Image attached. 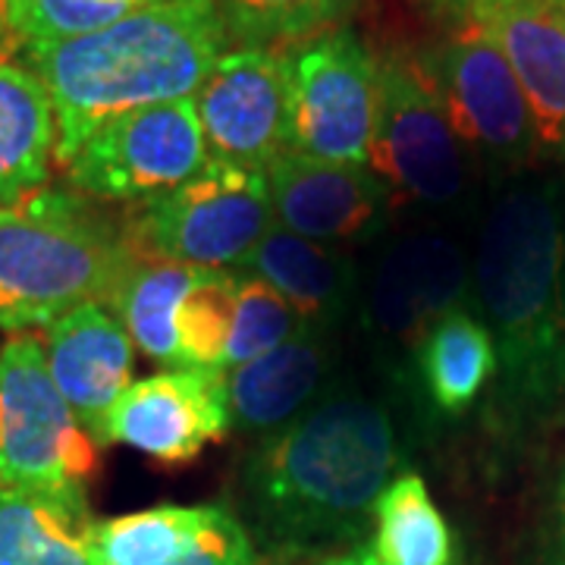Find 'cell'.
<instances>
[{"label": "cell", "mask_w": 565, "mask_h": 565, "mask_svg": "<svg viewBox=\"0 0 565 565\" xmlns=\"http://www.w3.org/2000/svg\"><path fill=\"white\" fill-rule=\"evenodd\" d=\"M427 7H434L437 13H444L449 20L456 22H471L481 10H484L490 0H424Z\"/></svg>", "instance_id": "30"}, {"label": "cell", "mask_w": 565, "mask_h": 565, "mask_svg": "<svg viewBox=\"0 0 565 565\" xmlns=\"http://www.w3.org/2000/svg\"><path fill=\"white\" fill-rule=\"evenodd\" d=\"M44 355L63 399L98 444L107 412L132 384L136 345L122 321L110 305H82L47 327Z\"/></svg>", "instance_id": "18"}, {"label": "cell", "mask_w": 565, "mask_h": 565, "mask_svg": "<svg viewBox=\"0 0 565 565\" xmlns=\"http://www.w3.org/2000/svg\"><path fill=\"white\" fill-rule=\"evenodd\" d=\"M374 565H459L452 527L422 475L403 471L374 509Z\"/></svg>", "instance_id": "22"}, {"label": "cell", "mask_w": 565, "mask_h": 565, "mask_svg": "<svg viewBox=\"0 0 565 565\" xmlns=\"http://www.w3.org/2000/svg\"><path fill=\"white\" fill-rule=\"evenodd\" d=\"M13 51H22V41L13 25V7H10V0H0V57H7Z\"/></svg>", "instance_id": "31"}, {"label": "cell", "mask_w": 565, "mask_h": 565, "mask_svg": "<svg viewBox=\"0 0 565 565\" xmlns=\"http://www.w3.org/2000/svg\"><path fill=\"white\" fill-rule=\"evenodd\" d=\"M340 345L337 333L302 323L289 340L262 359L226 371L230 430L255 444L302 418L337 384Z\"/></svg>", "instance_id": "16"}, {"label": "cell", "mask_w": 565, "mask_h": 565, "mask_svg": "<svg viewBox=\"0 0 565 565\" xmlns=\"http://www.w3.org/2000/svg\"><path fill=\"white\" fill-rule=\"evenodd\" d=\"M497 381V349L471 308L434 323L415 355L412 393L440 418H459Z\"/></svg>", "instance_id": "20"}, {"label": "cell", "mask_w": 565, "mask_h": 565, "mask_svg": "<svg viewBox=\"0 0 565 565\" xmlns=\"http://www.w3.org/2000/svg\"><path fill=\"white\" fill-rule=\"evenodd\" d=\"M211 161L267 170L289 151V102L282 51L236 47L226 51L195 92Z\"/></svg>", "instance_id": "13"}, {"label": "cell", "mask_w": 565, "mask_h": 565, "mask_svg": "<svg viewBox=\"0 0 565 565\" xmlns=\"http://www.w3.org/2000/svg\"><path fill=\"white\" fill-rule=\"evenodd\" d=\"M415 57L481 177L505 182L534 170L544 148L531 104L503 51L478 22H459Z\"/></svg>", "instance_id": "7"}, {"label": "cell", "mask_w": 565, "mask_h": 565, "mask_svg": "<svg viewBox=\"0 0 565 565\" xmlns=\"http://www.w3.org/2000/svg\"><path fill=\"white\" fill-rule=\"evenodd\" d=\"M282 51L289 151L367 167L381 110V63L352 29H327Z\"/></svg>", "instance_id": "10"}, {"label": "cell", "mask_w": 565, "mask_h": 565, "mask_svg": "<svg viewBox=\"0 0 565 565\" xmlns=\"http://www.w3.org/2000/svg\"><path fill=\"white\" fill-rule=\"evenodd\" d=\"M158 0H10L13 25L25 44L63 41L104 29Z\"/></svg>", "instance_id": "28"}, {"label": "cell", "mask_w": 565, "mask_h": 565, "mask_svg": "<svg viewBox=\"0 0 565 565\" xmlns=\"http://www.w3.org/2000/svg\"><path fill=\"white\" fill-rule=\"evenodd\" d=\"M355 7L359 0H214L230 41L270 51L340 29Z\"/></svg>", "instance_id": "25"}, {"label": "cell", "mask_w": 565, "mask_h": 565, "mask_svg": "<svg viewBox=\"0 0 565 565\" xmlns=\"http://www.w3.org/2000/svg\"><path fill=\"white\" fill-rule=\"evenodd\" d=\"M299 327L302 318L270 282L252 274L245 277L239 274V302H236V327L226 349V371L267 355L270 349L286 343Z\"/></svg>", "instance_id": "27"}, {"label": "cell", "mask_w": 565, "mask_h": 565, "mask_svg": "<svg viewBox=\"0 0 565 565\" xmlns=\"http://www.w3.org/2000/svg\"><path fill=\"white\" fill-rule=\"evenodd\" d=\"M98 565H258V546L226 505H154L92 522Z\"/></svg>", "instance_id": "15"}, {"label": "cell", "mask_w": 565, "mask_h": 565, "mask_svg": "<svg viewBox=\"0 0 565 565\" xmlns=\"http://www.w3.org/2000/svg\"><path fill=\"white\" fill-rule=\"evenodd\" d=\"M88 515L0 487V565H98Z\"/></svg>", "instance_id": "24"}, {"label": "cell", "mask_w": 565, "mask_h": 565, "mask_svg": "<svg viewBox=\"0 0 565 565\" xmlns=\"http://www.w3.org/2000/svg\"><path fill=\"white\" fill-rule=\"evenodd\" d=\"M126 230L151 258L211 270L239 267L274 230L267 177L255 167L207 161L180 189L136 204Z\"/></svg>", "instance_id": "9"}, {"label": "cell", "mask_w": 565, "mask_h": 565, "mask_svg": "<svg viewBox=\"0 0 565 565\" xmlns=\"http://www.w3.org/2000/svg\"><path fill=\"white\" fill-rule=\"evenodd\" d=\"M471 22L512 66L546 158H565V0H490Z\"/></svg>", "instance_id": "17"}, {"label": "cell", "mask_w": 565, "mask_h": 565, "mask_svg": "<svg viewBox=\"0 0 565 565\" xmlns=\"http://www.w3.org/2000/svg\"><path fill=\"white\" fill-rule=\"evenodd\" d=\"M546 565H565V468L563 475H559V481H556V493H553Z\"/></svg>", "instance_id": "29"}, {"label": "cell", "mask_w": 565, "mask_h": 565, "mask_svg": "<svg viewBox=\"0 0 565 565\" xmlns=\"http://www.w3.org/2000/svg\"><path fill=\"white\" fill-rule=\"evenodd\" d=\"M381 63V110L367 170L384 182L396 211L427 221L456 217L475 199L481 180L437 102L430 82L408 51H390Z\"/></svg>", "instance_id": "6"}, {"label": "cell", "mask_w": 565, "mask_h": 565, "mask_svg": "<svg viewBox=\"0 0 565 565\" xmlns=\"http://www.w3.org/2000/svg\"><path fill=\"white\" fill-rule=\"evenodd\" d=\"M403 462V427L390 399L337 381L302 418L245 452L239 522L277 563H321L367 544L377 500Z\"/></svg>", "instance_id": "1"}, {"label": "cell", "mask_w": 565, "mask_h": 565, "mask_svg": "<svg viewBox=\"0 0 565 565\" xmlns=\"http://www.w3.org/2000/svg\"><path fill=\"white\" fill-rule=\"evenodd\" d=\"M230 44L214 0H158L76 39L25 44L54 104L57 161L114 117L192 98Z\"/></svg>", "instance_id": "3"}, {"label": "cell", "mask_w": 565, "mask_h": 565, "mask_svg": "<svg viewBox=\"0 0 565 565\" xmlns=\"http://www.w3.org/2000/svg\"><path fill=\"white\" fill-rule=\"evenodd\" d=\"M207 161L195 102L182 98L107 120L61 167L88 199L145 204L180 189Z\"/></svg>", "instance_id": "11"}, {"label": "cell", "mask_w": 565, "mask_h": 565, "mask_svg": "<svg viewBox=\"0 0 565 565\" xmlns=\"http://www.w3.org/2000/svg\"><path fill=\"white\" fill-rule=\"evenodd\" d=\"M136 258L126 223L82 192L41 189L0 207V330L51 327L82 305H110Z\"/></svg>", "instance_id": "4"}, {"label": "cell", "mask_w": 565, "mask_h": 565, "mask_svg": "<svg viewBox=\"0 0 565 565\" xmlns=\"http://www.w3.org/2000/svg\"><path fill=\"white\" fill-rule=\"evenodd\" d=\"M98 444L47 371L44 345L22 333L0 345V487L88 515Z\"/></svg>", "instance_id": "5"}, {"label": "cell", "mask_w": 565, "mask_h": 565, "mask_svg": "<svg viewBox=\"0 0 565 565\" xmlns=\"http://www.w3.org/2000/svg\"><path fill=\"white\" fill-rule=\"evenodd\" d=\"M252 277L270 282L302 323L340 330L362 302V267L337 245H321L274 226L239 264Z\"/></svg>", "instance_id": "19"}, {"label": "cell", "mask_w": 565, "mask_h": 565, "mask_svg": "<svg viewBox=\"0 0 565 565\" xmlns=\"http://www.w3.org/2000/svg\"><path fill=\"white\" fill-rule=\"evenodd\" d=\"M471 305V258L446 230L415 226L390 236L362 274V327L377 362L412 393L415 355L434 323Z\"/></svg>", "instance_id": "8"}, {"label": "cell", "mask_w": 565, "mask_h": 565, "mask_svg": "<svg viewBox=\"0 0 565 565\" xmlns=\"http://www.w3.org/2000/svg\"><path fill=\"white\" fill-rule=\"evenodd\" d=\"M471 311L497 349L490 427L522 444L565 408V177L500 182L471 255Z\"/></svg>", "instance_id": "2"}, {"label": "cell", "mask_w": 565, "mask_h": 565, "mask_svg": "<svg viewBox=\"0 0 565 565\" xmlns=\"http://www.w3.org/2000/svg\"><path fill=\"white\" fill-rule=\"evenodd\" d=\"M239 274L199 267L192 286L177 308V352L180 367H223L236 327Z\"/></svg>", "instance_id": "26"}, {"label": "cell", "mask_w": 565, "mask_h": 565, "mask_svg": "<svg viewBox=\"0 0 565 565\" xmlns=\"http://www.w3.org/2000/svg\"><path fill=\"white\" fill-rule=\"evenodd\" d=\"M258 565H262V563H258ZM264 565H282V563H264Z\"/></svg>", "instance_id": "33"}, {"label": "cell", "mask_w": 565, "mask_h": 565, "mask_svg": "<svg viewBox=\"0 0 565 565\" xmlns=\"http://www.w3.org/2000/svg\"><path fill=\"white\" fill-rule=\"evenodd\" d=\"M199 267L189 264L163 262L141 255L126 270L117 286L110 308L120 318L132 345L145 359L180 367L177 352V308H180L185 289L192 286Z\"/></svg>", "instance_id": "23"}, {"label": "cell", "mask_w": 565, "mask_h": 565, "mask_svg": "<svg viewBox=\"0 0 565 565\" xmlns=\"http://www.w3.org/2000/svg\"><path fill=\"white\" fill-rule=\"evenodd\" d=\"M230 434L223 367H167L129 390L107 412L98 444L139 449L163 468L192 465Z\"/></svg>", "instance_id": "12"}, {"label": "cell", "mask_w": 565, "mask_h": 565, "mask_svg": "<svg viewBox=\"0 0 565 565\" xmlns=\"http://www.w3.org/2000/svg\"><path fill=\"white\" fill-rule=\"evenodd\" d=\"M318 565H374V556H371L367 544H362L345 550V553H337V556H327V559H321Z\"/></svg>", "instance_id": "32"}, {"label": "cell", "mask_w": 565, "mask_h": 565, "mask_svg": "<svg viewBox=\"0 0 565 565\" xmlns=\"http://www.w3.org/2000/svg\"><path fill=\"white\" fill-rule=\"evenodd\" d=\"M274 221L321 245L384 243L393 202L367 167L330 163L282 151L264 170Z\"/></svg>", "instance_id": "14"}, {"label": "cell", "mask_w": 565, "mask_h": 565, "mask_svg": "<svg viewBox=\"0 0 565 565\" xmlns=\"http://www.w3.org/2000/svg\"><path fill=\"white\" fill-rule=\"evenodd\" d=\"M54 158L57 120L47 88L29 66L0 57V207L41 192Z\"/></svg>", "instance_id": "21"}]
</instances>
